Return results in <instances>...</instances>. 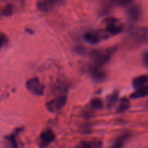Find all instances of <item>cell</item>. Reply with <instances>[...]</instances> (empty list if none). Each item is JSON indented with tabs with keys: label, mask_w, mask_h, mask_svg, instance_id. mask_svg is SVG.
<instances>
[{
	"label": "cell",
	"mask_w": 148,
	"mask_h": 148,
	"mask_svg": "<svg viewBox=\"0 0 148 148\" xmlns=\"http://www.w3.org/2000/svg\"><path fill=\"white\" fill-rule=\"evenodd\" d=\"M117 97H118V95H117L116 94H114L113 95L110 96L109 99H108V107H111L114 103H115L116 101V100H117Z\"/></svg>",
	"instance_id": "21"
},
{
	"label": "cell",
	"mask_w": 148,
	"mask_h": 148,
	"mask_svg": "<svg viewBox=\"0 0 148 148\" xmlns=\"http://www.w3.org/2000/svg\"><path fill=\"white\" fill-rule=\"evenodd\" d=\"M7 142L10 144V145L11 146V147L12 148H17V143L16 141L15 137H14V134H12V135L9 136L7 138Z\"/></svg>",
	"instance_id": "20"
},
{
	"label": "cell",
	"mask_w": 148,
	"mask_h": 148,
	"mask_svg": "<svg viewBox=\"0 0 148 148\" xmlns=\"http://www.w3.org/2000/svg\"><path fill=\"white\" fill-rule=\"evenodd\" d=\"M55 139V134L50 130H46L43 131L40 135V147L43 148L47 147L49 144L52 143Z\"/></svg>",
	"instance_id": "9"
},
{
	"label": "cell",
	"mask_w": 148,
	"mask_h": 148,
	"mask_svg": "<svg viewBox=\"0 0 148 148\" xmlns=\"http://www.w3.org/2000/svg\"><path fill=\"white\" fill-rule=\"evenodd\" d=\"M106 31L109 35H116L123 30L121 22L115 17H108L105 20Z\"/></svg>",
	"instance_id": "3"
},
{
	"label": "cell",
	"mask_w": 148,
	"mask_h": 148,
	"mask_svg": "<svg viewBox=\"0 0 148 148\" xmlns=\"http://www.w3.org/2000/svg\"><path fill=\"white\" fill-rule=\"evenodd\" d=\"M110 35L106 32H95V31H89L87 32L84 34L83 38L85 40L90 44H96L99 43L102 39L107 38Z\"/></svg>",
	"instance_id": "6"
},
{
	"label": "cell",
	"mask_w": 148,
	"mask_h": 148,
	"mask_svg": "<svg viewBox=\"0 0 148 148\" xmlns=\"http://www.w3.org/2000/svg\"><path fill=\"white\" fill-rule=\"evenodd\" d=\"M132 1L133 0H114L112 4L119 7H127L130 5Z\"/></svg>",
	"instance_id": "17"
},
{
	"label": "cell",
	"mask_w": 148,
	"mask_h": 148,
	"mask_svg": "<svg viewBox=\"0 0 148 148\" xmlns=\"http://www.w3.org/2000/svg\"><path fill=\"white\" fill-rule=\"evenodd\" d=\"M8 43V38L3 32L0 30V49L5 46Z\"/></svg>",
	"instance_id": "19"
},
{
	"label": "cell",
	"mask_w": 148,
	"mask_h": 148,
	"mask_svg": "<svg viewBox=\"0 0 148 148\" xmlns=\"http://www.w3.org/2000/svg\"><path fill=\"white\" fill-rule=\"evenodd\" d=\"M148 82V75H143L137 77L133 79V86L135 88H140L143 86H145Z\"/></svg>",
	"instance_id": "14"
},
{
	"label": "cell",
	"mask_w": 148,
	"mask_h": 148,
	"mask_svg": "<svg viewBox=\"0 0 148 148\" xmlns=\"http://www.w3.org/2000/svg\"><path fill=\"white\" fill-rule=\"evenodd\" d=\"M142 59L145 66L148 68V51H145L143 53L142 55Z\"/></svg>",
	"instance_id": "22"
},
{
	"label": "cell",
	"mask_w": 148,
	"mask_h": 148,
	"mask_svg": "<svg viewBox=\"0 0 148 148\" xmlns=\"http://www.w3.org/2000/svg\"><path fill=\"white\" fill-rule=\"evenodd\" d=\"M148 95V85H145L142 88H137L133 93L130 95V98L132 99H137V98H143Z\"/></svg>",
	"instance_id": "13"
},
{
	"label": "cell",
	"mask_w": 148,
	"mask_h": 148,
	"mask_svg": "<svg viewBox=\"0 0 148 148\" xmlns=\"http://www.w3.org/2000/svg\"><path fill=\"white\" fill-rule=\"evenodd\" d=\"M14 12V7L12 4H7L4 7L0 8V16L2 17H8L12 15Z\"/></svg>",
	"instance_id": "15"
},
{
	"label": "cell",
	"mask_w": 148,
	"mask_h": 148,
	"mask_svg": "<svg viewBox=\"0 0 148 148\" xmlns=\"http://www.w3.org/2000/svg\"><path fill=\"white\" fill-rule=\"evenodd\" d=\"M103 143L100 140H85L82 141L75 147V148H102Z\"/></svg>",
	"instance_id": "11"
},
{
	"label": "cell",
	"mask_w": 148,
	"mask_h": 148,
	"mask_svg": "<svg viewBox=\"0 0 148 148\" xmlns=\"http://www.w3.org/2000/svg\"><path fill=\"white\" fill-rule=\"evenodd\" d=\"M64 0H39L36 4L38 10L43 12H49L62 4Z\"/></svg>",
	"instance_id": "4"
},
{
	"label": "cell",
	"mask_w": 148,
	"mask_h": 148,
	"mask_svg": "<svg viewBox=\"0 0 148 148\" xmlns=\"http://www.w3.org/2000/svg\"><path fill=\"white\" fill-rule=\"evenodd\" d=\"M26 88L30 92L36 95H42L44 92V87L37 77L27 79L26 82Z\"/></svg>",
	"instance_id": "5"
},
{
	"label": "cell",
	"mask_w": 148,
	"mask_h": 148,
	"mask_svg": "<svg viewBox=\"0 0 148 148\" xmlns=\"http://www.w3.org/2000/svg\"><path fill=\"white\" fill-rule=\"evenodd\" d=\"M127 42L132 47L148 43V27H138L132 28L129 33Z\"/></svg>",
	"instance_id": "1"
},
{
	"label": "cell",
	"mask_w": 148,
	"mask_h": 148,
	"mask_svg": "<svg viewBox=\"0 0 148 148\" xmlns=\"http://www.w3.org/2000/svg\"><path fill=\"white\" fill-rule=\"evenodd\" d=\"M66 102V96L64 95H62L55 98L54 99L51 100L50 101L46 103V108L51 112L58 111L63 108Z\"/></svg>",
	"instance_id": "7"
},
{
	"label": "cell",
	"mask_w": 148,
	"mask_h": 148,
	"mask_svg": "<svg viewBox=\"0 0 148 148\" xmlns=\"http://www.w3.org/2000/svg\"><path fill=\"white\" fill-rule=\"evenodd\" d=\"M88 72H89L92 79L96 82H103L106 78V74L105 71L101 68V66L94 64L90 66L88 69Z\"/></svg>",
	"instance_id": "8"
},
{
	"label": "cell",
	"mask_w": 148,
	"mask_h": 148,
	"mask_svg": "<svg viewBox=\"0 0 148 148\" xmlns=\"http://www.w3.org/2000/svg\"><path fill=\"white\" fill-rule=\"evenodd\" d=\"M130 136L131 134L130 133H124L119 136L111 145V148H123L127 140L130 139Z\"/></svg>",
	"instance_id": "12"
},
{
	"label": "cell",
	"mask_w": 148,
	"mask_h": 148,
	"mask_svg": "<svg viewBox=\"0 0 148 148\" xmlns=\"http://www.w3.org/2000/svg\"><path fill=\"white\" fill-rule=\"evenodd\" d=\"M91 106L95 109H101L103 107V101L100 98H94L91 101Z\"/></svg>",
	"instance_id": "18"
},
{
	"label": "cell",
	"mask_w": 148,
	"mask_h": 148,
	"mask_svg": "<svg viewBox=\"0 0 148 148\" xmlns=\"http://www.w3.org/2000/svg\"><path fill=\"white\" fill-rule=\"evenodd\" d=\"M130 101L127 98H123L120 101V103L117 108V110H118V111L122 112V111L128 109L130 108Z\"/></svg>",
	"instance_id": "16"
},
{
	"label": "cell",
	"mask_w": 148,
	"mask_h": 148,
	"mask_svg": "<svg viewBox=\"0 0 148 148\" xmlns=\"http://www.w3.org/2000/svg\"><path fill=\"white\" fill-rule=\"evenodd\" d=\"M127 14L131 21H137L142 16V10L140 6L134 4L127 9Z\"/></svg>",
	"instance_id": "10"
},
{
	"label": "cell",
	"mask_w": 148,
	"mask_h": 148,
	"mask_svg": "<svg viewBox=\"0 0 148 148\" xmlns=\"http://www.w3.org/2000/svg\"><path fill=\"white\" fill-rule=\"evenodd\" d=\"M114 49H108L104 50H92L89 52L91 59L93 61L94 64L102 66L107 63L111 59Z\"/></svg>",
	"instance_id": "2"
}]
</instances>
